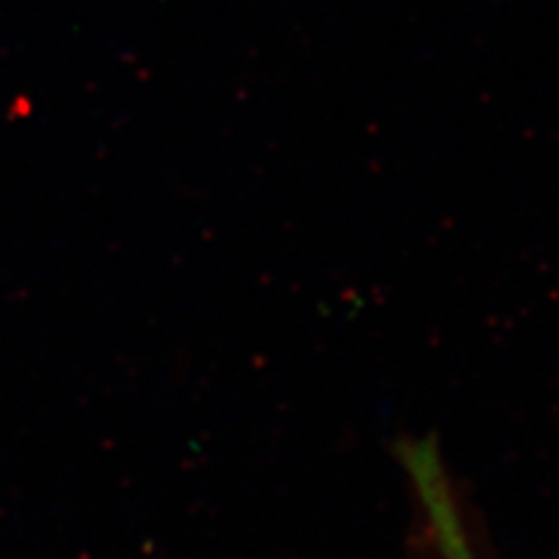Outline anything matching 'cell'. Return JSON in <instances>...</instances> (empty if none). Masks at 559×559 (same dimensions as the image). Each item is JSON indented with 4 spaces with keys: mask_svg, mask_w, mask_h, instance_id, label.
Wrapping results in <instances>:
<instances>
[{
    "mask_svg": "<svg viewBox=\"0 0 559 559\" xmlns=\"http://www.w3.org/2000/svg\"><path fill=\"white\" fill-rule=\"evenodd\" d=\"M401 464L406 466L411 483L425 518L429 522L433 546L441 559H478L464 527L457 499L450 487L439 448L431 439L411 441L401 448Z\"/></svg>",
    "mask_w": 559,
    "mask_h": 559,
    "instance_id": "1",
    "label": "cell"
}]
</instances>
